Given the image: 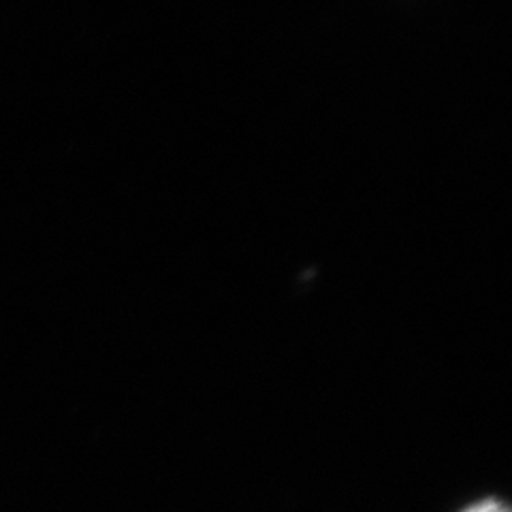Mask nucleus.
I'll return each instance as SVG.
<instances>
[{
    "instance_id": "1",
    "label": "nucleus",
    "mask_w": 512,
    "mask_h": 512,
    "mask_svg": "<svg viewBox=\"0 0 512 512\" xmlns=\"http://www.w3.org/2000/svg\"><path fill=\"white\" fill-rule=\"evenodd\" d=\"M457 512H512V510L502 498H498V495H485V498H478L459 508Z\"/></svg>"
}]
</instances>
